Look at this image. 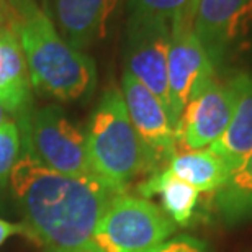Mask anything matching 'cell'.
<instances>
[{"instance_id": "d6986e66", "label": "cell", "mask_w": 252, "mask_h": 252, "mask_svg": "<svg viewBox=\"0 0 252 252\" xmlns=\"http://www.w3.org/2000/svg\"><path fill=\"white\" fill-rule=\"evenodd\" d=\"M148 252H210V249L205 241L189 234H182L164 241L162 244L156 246L154 249Z\"/></svg>"}, {"instance_id": "30bf717a", "label": "cell", "mask_w": 252, "mask_h": 252, "mask_svg": "<svg viewBox=\"0 0 252 252\" xmlns=\"http://www.w3.org/2000/svg\"><path fill=\"white\" fill-rule=\"evenodd\" d=\"M122 94L131 123L148 153L153 172L167 167L170 159L177 154V136L167 110L128 70H125L122 77Z\"/></svg>"}, {"instance_id": "ac0fdd59", "label": "cell", "mask_w": 252, "mask_h": 252, "mask_svg": "<svg viewBox=\"0 0 252 252\" xmlns=\"http://www.w3.org/2000/svg\"><path fill=\"white\" fill-rule=\"evenodd\" d=\"M195 0H128L129 13H143L172 20L177 15L193 12Z\"/></svg>"}, {"instance_id": "3957f363", "label": "cell", "mask_w": 252, "mask_h": 252, "mask_svg": "<svg viewBox=\"0 0 252 252\" xmlns=\"http://www.w3.org/2000/svg\"><path fill=\"white\" fill-rule=\"evenodd\" d=\"M84 134L90 167L112 187L126 191L136 177L153 172L117 85L103 90Z\"/></svg>"}, {"instance_id": "2e32d148", "label": "cell", "mask_w": 252, "mask_h": 252, "mask_svg": "<svg viewBox=\"0 0 252 252\" xmlns=\"http://www.w3.org/2000/svg\"><path fill=\"white\" fill-rule=\"evenodd\" d=\"M167 169L200 193H215L231 175V169L210 149L184 151L170 159Z\"/></svg>"}, {"instance_id": "603a6c76", "label": "cell", "mask_w": 252, "mask_h": 252, "mask_svg": "<svg viewBox=\"0 0 252 252\" xmlns=\"http://www.w3.org/2000/svg\"><path fill=\"white\" fill-rule=\"evenodd\" d=\"M5 120H8V115H7V112H5L2 107H0V125H2Z\"/></svg>"}, {"instance_id": "6da1fadb", "label": "cell", "mask_w": 252, "mask_h": 252, "mask_svg": "<svg viewBox=\"0 0 252 252\" xmlns=\"http://www.w3.org/2000/svg\"><path fill=\"white\" fill-rule=\"evenodd\" d=\"M10 189L23 216L25 234L48 251L92 241L108 205L123 190L98 177H70L46 167L27 146L10 174Z\"/></svg>"}, {"instance_id": "ffe728a7", "label": "cell", "mask_w": 252, "mask_h": 252, "mask_svg": "<svg viewBox=\"0 0 252 252\" xmlns=\"http://www.w3.org/2000/svg\"><path fill=\"white\" fill-rule=\"evenodd\" d=\"M25 234V226L22 223H12V221L0 218V246L13 234Z\"/></svg>"}, {"instance_id": "277c9868", "label": "cell", "mask_w": 252, "mask_h": 252, "mask_svg": "<svg viewBox=\"0 0 252 252\" xmlns=\"http://www.w3.org/2000/svg\"><path fill=\"white\" fill-rule=\"evenodd\" d=\"M175 229L160 206L123 191L105 210L92 243L102 252H148L170 239Z\"/></svg>"}, {"instance_id": "7a4b0ae2", "label": "cell", "mask_w": 252, "mask_h": 252, "mask_svg": "<svg viewBox=\"0 0 252 252\" xmlns=\"http://www.w3.org/2000/svg\"><path fill=\"white\" fill-rule=\"evenodd\" d=\"M12 27L22 44L33 90L58 102H79L97 85L95 61L65 41L51 17L32 0H10Z\"/></svg>"}, {"instance_id": "5b68a950", "label": "cell", "mask_w": 252, "mask_h": 252, "mask_svg": "<svg viewBox=\"0 0 252 252\" xmlns=\"http://www.w3.org/2000/svg\"><path fill=\"white\" fill-rule=\"evenodd\" d=\"M25 146L46 165L70 177H97L89 162L84 131L58 105L30 110L17 120Z\"/></svg>"}, {"instance_id": "7402d4cb", "label": "cell", "mask_w": 252, "mask_h": 252, "mask_svg": "<svg viewBox=\"0 0 252 252\" xmlns=\"http://www.w3.org/2000/svg\"><path fill=\"white\" fill-rule=\"evenodd\" d=\"M7 25V8H5V0H0V28Z\"/></svg>"}, {"instance_id": "9c48e42d", "label": "cell", "mask_w": 252, "mask_h": 252, "mask_svg": "<svg viewBox=\"0 0 252 252\" xmlns=\"http://www.w3.org/2000/svg\"><path fill=\"white\" fill-rule=\"evenodd\" d=\"M238 89L233 77L221 80L218 75L189 98L175 128L177 149L200 151L210 148L233 118Z\"/></svg>"}, {"instance_id": "e0dca14e", "label": "cell", "mask_w": 252, "mask_h": 252, "mask_svg": "<svg viewBox=\"0 0 252 252\" xmlns=\"http://www.w3.org/2000/svg\"><path fill=\"white\" fill-rule=\"evenodd\" d=\"M20 154H22V131L17 120L8 118L0 125V185L8 182Z\"/></svg>"}, {"instance_id": "7c38bea8", "label": "cell", "mask_w": 252, "mask_h": 252, "mask_svg": "<svg viewBox=\"0 0 252 252\" xmlns=\"http://www.w3.org/2000/svg\"><path fill=\"white\" fill-rule=\"evenodd\" d=\"M33 87L25 54L12 25L0 28V107L22 118L32 110Z\"/></svg>"}, {"instance_id": "44dd1931", "label": "cell", "mask_w": 252, "mask_h": 252, "mask_svg": "<svg viewBox=\"0 0 252 252\" xmlns=\"http://www.w3.org/2000/svg\"><path fill=\"white\" fill-rule=\"evenodd\" d=\"M48 252H102L97 246H95L92 241L84 246H79V248H74V249H65V251H48Z\"/></svg>"}, {"instance_id": "4fadbf2b", "label": "cell", "mask_w": 252, "mask_h": 252, "mask_svg": "<svg viewBox=\"0 0 252 252\" xmlns=\"http://www.w3.org/2000/svg\"><path fill=\"white\" fill-rule=\"evenodd\" d=\"M233 80L238 89L233 118L224 133L208 148L228 164L231 172L252 153V74L238 72Z\"/></svg>"}, {"instance_id": "9a60e30c", "label": "cell", "mask_w": 252, "mask_h": 252, "mask_svg": "<svg viewBox=\"0 0 252 252\" xmlns=\"http://www.w3.org/2000/svg\"><path fill=\"white\" fill-rule=\"evenodd\" d=\"M215 211L226 228L252 221V153L215 191Z\"/></svg>"}, {"instance_id": "52a82bcc", "label": "cell", "mask_w": 252, "mask_h": 252, "mask_svg": "<svg viewBox=\"0 0 252 252\" xmlns=\"http://www.w3.org/2000/svg\"><path fill=\"white\" fill-rule=\"evenodd\" d=\"M191 13L170 20V48L167 63L169 118L177 128L185 105L196 90L216 75V67L193 32Z\"/></svg>"}, {"instance_id": "8992f818", "label": "cell", "mask_w": 252, "mask_h": 252, "mask_svg": "<svg viewBox=\"0 0 252 252\" xmlns=\"http://www.w3.org/2000/svg\"><path fill=\"white\" fill-rule=\"evenodd\" d=\"M169 48V20L154 15L129 13L125 41V70L133 74L162 102L167 115L170 110L167 79Z\"/></svg>"}, {"instance_id": "8fae6325", "label": "cell", "mask_w": 252, "mask_h": 252, "mask_svg": "<svg viewBox=\"0 0 252 252\" xmlns=\"http://www.w3.org/2000/svg\"><path fill=\"white\" fill-rule=\"evenodd\" d=\"M118 0H53V23L70 46L85 51L105 38Z\"/></svg>"}, {"instance_id": "ba28073f", "label": "cell", "mask_w": 252, "mask_h": 252, "mask_svg": "<svg viewBox=\"0 0 252 252\" xmlns=\"http://www.w3.org/2000/svg\"><path fill=\"white\" fill-rule=\"evenodd\" d=\"M193 32L215 67L252 48V0H195Z\"/></svg>"}, {"instance_id": "5bb4252c", "label": "cell", "mask_w": 252, "mask_h": 252, "mask_svg": "<svg viewBox=\"0 0 252 252\" xmlns=\"http://www.w3.org/2000/svg\"><path fill=\"white\" fill-rule=\"evenodd\" d=\"M136 191L148 200L159 195L160 208L175 226H187L190 223L200 196L198 190L174 175L167 167L149 174L148 179L136 187Z\"/></svg>"}]
</instances>
